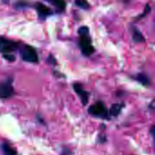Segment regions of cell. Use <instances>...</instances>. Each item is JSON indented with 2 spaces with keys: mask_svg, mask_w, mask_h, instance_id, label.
Segmentation results:
<instances>
[{
  "mask_svg": "<svg viewBox=\"0 0 155 155\" xmlns=\"http://www.w3.org/2000/svg\"><path fill=\"white\" fill-rule=\"evenodd\" d=\"M79 35H80V41L79 45L82 50V53L86 55L90 56L94 52V47L92 45V40L89 36V29L86 26H82L79 29Z\"/></svg>",
  "mask_w": 155,
  "mask_h": 155,
  "instance_id": "cell-1",
  "label": "cell"
},
{
  "mask_svg": "<svg viewBox=\"0 0 155 155\" xmlns=\"http://www.w3.org/2000/svg\"><path fill=\"white\" fill-rule=\"evenodd\" d=\"M89 114L94 115V116L100 117L103 119H108L109 118V112L107 111L105 105L102 102H97L94 104H93L92 106H90Z\"/></svg>",
  "mask_w": 155,
  "mask_h": 155,
  "instance_id": "cell-2",
  "label": "cell"
},
{
  "mask_svg": "<svg viewBox=\"0 0 155 155\" xmlns=\"http://www.w3.org/2000/svg\"><path fill=\"white\" fill-rule=\"evenodd\" d=\"M21 56L24 61L29 63H37L38 55L36 51L29 45H24L21 49Z\"/></svg>",
  "mask_w": 155,
  "mask_h": 155,
  "instance_id": "cell-3",
  "label": "cell"
},
{
  "mask_svg": "<svg viewBox=\"0 0 155 155\" xmlns=\"http://www.w3.org/2000/svg\"><path fill=\"white\" fill-rule=\"evenodd\" d=\"M17 47V44L7 40L5 38L0 37V51L3 54H10Z\"/></svg>",
  "mask_w": 155,
  "mask_h": 155,
  "instance_id": "cell-4",
  "label": "cell"
},
{
  "mask_svg": "<svg viewBox=\"0 0 155 155\" xmlns=\"http://www.w3.org/2000/svg\"><path fill=\"white\" fill-rule=\"evenodd\" d=\"M14 94V89L10 81H5L0 84V98H9Z\"/></svg>",
  "mask_w": 155,
  "mask_h": 155,
  "instance_id": "cell-5",
  "label": "cell"
},
{
  "mask_svg": "<svg viewBox=\"0 0 155 155\" xmlns=\"http://www.w3.org/2000/svg\"><path fill=\"white\" fill-rule=\"evenodd\" d=\"M74 89L75 93L79 95V97L82 101V104L84 105H86L88 104V101H89V94L86 91H84L83 89L82 85L79 84H74Z\"/></svg>",
  "mask_w": 155,
  "mask_h": 155,
  "instance_id": "cell-6",
  "label": "cell"
},
{
  "mask_svg": "<svg viewBox=\"0 0 155 155\" xmlns=\"http://www.w3.org/2000/svg\"><path fill=\"white\" fill-rule=\"evenodd\" d=\"M131 30H132L133 40L135 43H144L145 42V38H144L143 35L138 28H136L135 26H132Z\"/></svg>",
  "mask_w": 155,
  "mask_h": 155,
  "instance_id": "cell-7",
  "label": "cell"
},
{
  "mask_svg": "<svg viewBox=\"0 0 155 155\" xmlns=\"http://www.w3.org/2000/svg\"><path fill=\"white\" fill-rule=\"evenodd\" d=\"M36 9L38 14L42 16V17H46L48 15H50L52 14V11L50 8H48L46 5L41 4V3H37L36 5Z\"/></svg>",
  "mask_w": 155,
  "mask_h": 155,
  "instance_id": "cell-8",
  "label": "cell"
},
{
  "mask_svg": "<svg viewBox=\"0 0 155 155\" xmlns=\"http://www.w3.org/2000/svg\"><path fill=\"white\" fill-rule=\"evenodd\" d=\"M134 79L137 82H139L140 84H142L143 85H145V86L149 85L150 83H151L150 78L146 74H136L134 76Z\"/></svg>",
  "mask_w": 155,
  "mask_h": 155,
  "instance_id": "cell-9",
  "label": "cell"
},
{
  "mask_svg": "<svg viewBox=\"0 0 155 155\" xmlns=\"http://www.w3.org/2000/svg\"><path fill=\"white\" fill-rule=\"evenodd\" d=\"M123 108H124L123 104H114L112 105V107L109 111V114L113 116H118L120 114V113L122 112Z\"/></svg>",
  "mask_w": 155,
  "mask_h": 155,
  "instance_id": "cell-10",
  "label": "cell"
},
{
  "mask_svg": "<svg viewBox=\"0 0 155 155\" xmlns=\"http://www.w3.org/2000/svg\"><path fill=\"white\" fill-rule=\"evenodd\" d=\"M1 148L5 155H16V152L7 143H3Z\"/></svg>",
  "mask_w": 155,
  "mask_h": 155,
  "instance_id": "cell-11",
  "label": "cell"
},
{
  "mask_svg": "<svg viewBox=\"0 0 155 155\" xmlns=\"http://www.w3.org/2000/svg\"><path fill=\"white\" fill-rule=\"evenodd\" d=\"M75 4L78 7L83 9H89L90 5L87 2V0H75Z\"/></svg>",
  "mask_w": 155,
  "mask_h": 155,
  "instance_id": "cell-12",
  "label": "cell"
},
{
  "mask_svg": "<svg viewBox=\"0 0 155 155\" xmlns=\"http://www.w3.org/2000/svg\"><path fill=\"white\" fill-rule=\"evenodd\" d=\"M48 1L53 3L60 10H64L65 8V2L64 0H48Z\"/></svg>",
  "mask_w": 155,
  "mask_h": 155,
  "instance_id": "cell-13",
  "label": "cell"
},
{
  "mask_svg": "<svg viewBox=\"0 0 155 155\" xmlns=\"http://www.w3.org/2000/svg\"><path fill=\"white\" fill-rule=\"evenodd\" d=\"M150 11H151V6H150L149 5H146L145 9H144V11H143V15H141L139 16V18H143V17H144L145 15H147L150 13Z\"/></svg>",
  "mask_w": 155,
  "mask_h": 155,
  "instance_id": "cell-14",
  "label": "cell"
},
{
  "mask_svg": "<svg viewBox=\"0 0 155 155\" xmlns=\"http://www.w3.org/2000/svg\"><path fill=\"white\" fill-rule=\"evenodd\" d=\"M3 56H4V58L5 59H6L7 61H9V62H13V61H15V56L13 55V54H3Z\"/></svg>",
  "mask_w": 155,
  "mask_h": 155,
  "instance_id": "cell-15",
  "label": "cell"
},
{
  "mask_svg": "<svg viewBox=\"0 0 155 155\" xmlns=\"http://www.w3.org/2000/svg\"><path fill=\"white\" fill-rule=\"evenodd\" d=\"M150 133H151V134H152V136H153V138L155 143V126H152V127H151Z\"/></svg>",
  "mask_w": 155,
  "mask_h": 155,
  "instance_id": "cell-16",
  "label": "cell"
}]
</instances>
